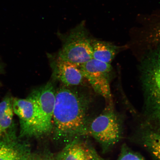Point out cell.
Segmentation results:
<instances>
[{"mask_svg": "<svg viewBox=\"0 0 160 160\" xmlns=\"http://www.w3.org/2000/svg\"><path fill=\"white\" fill-rule=\"evenodd\" d=\"M14 113L19 119L20 138H37L38 113L37 101L32 92L25 99L13 98Z\"/></svg>", "mask_w": 160, "mask_h": 160, "instance_id": "7", "label": "cell"}, {"mask_svg": "<svg viewBox=\"0 0 160 160\" xmlns=\"http://www.w3.org/2000/svg\"><path fill=\"white\" fill-rule=\"evenodd\" d=\"M27 160H55L54 155L47 152L32 153Z\"/></svg>", "mask_w": 160, "mask_h": 160, "instance_id": "15", "label": "cell"}, {"mask_svg": "<svg viewBox=\"0 0 160 160\" xmlns=\"http://www.w3.org/2000/svg\"><path fill=\"white\" fill-rule=\"evenodd\" d=\"M152 39L156 41H160V25L158 26L153 32Z\"/></svg>", "mask_w": 160, "mask_h": 160, "instance_id": "16", "label": "cell"}, {"mask_svg": "<svg viewBox=\"0 0 160 160\" xmlns=\"http://www.w3.org/2000/svg\"><path fill=\"white\" fill-rule=\"evenodd\" d=\"M95 160H106V159L102 158L101 157H100V156L98 155V154H97V156H96V157Z\"/></svg>", "mask_w": 160, "mask_h": 160, "instance_id": "18", "label": "cell"}, {"mask_svg": "<svg viewBox=\"0 0 160 160\" xmlns=\"http://www.w3.org/2000/svg\"><path fill=\"white\" fill-rule=\"evenodd\" d=\"M4 71V65L3 62H2L1 58H0V75L3 73V72ZM2 86V83L0 81V88Z\"/></svg>", "mask_w": 160, "mask_h": 160, "instance_id": "17", "label": "cell"}, {"mask_svg": "<svg viewBox=\"0 0 160 160\" xmlns=\"http://www.w3.org/2000/svg\"><path fill=\"white\" fill-rule=\"evenodd\" d=\"M2 138L0 160H27L31 152L27 143L17 139L12 133Z\"/></svg>", "mask_w": 160, "mask_h": 160, "instance_id": "10", "label": "cell"}, {"mask_svg": "<svg viewBox=\"0 0 160 160\" xmlns=\"http://www.w3.org/2000/svg\"><path fill=\"white\" fill-rule=\"evenodd\" d=\"M57 34L62 43V47L57 55L62 59L78 66L93 59L92 38L84 21L67 33L58 32Z\"/></svg>", "mask_w": 160, "mask_h": 160, "instance_id": "3", "label": "cell"}, {"mask_svg": "<svg viewBox=\"0 0 160 160\" xmlns=\"http://www.w3.org/2000/svg\"><path fill=\"white\" fill-rule=\"evenodd\" d=\"M97 154L91 146L79 138L67 143L54 157L55 160H95Z\"/></svg>", "mask_w": 160, "mask_h": 160, "instance_id": "9", "label": "cell"}, {"mask_svg": "<svg viewBox=\"0 0 160 160\" xmlns=\"http://www.w3.org/2000/svg\"><path fill=\"white\" fill-rule=\"evenodd\" d=\"M2 144V141H1H1H0V149H1V147Z\"/></svg>", "mask_w": 160, "mask_h": 160, "instance_id": "19", "label": "cell"}, {"mask_svg": "<svg viewBox=\"0 0 160 160\" xmlns=\"http://www.w3.org/2000/svg\"><path fill=\"white\" fill-rule=\"evenodd\" d=\"M32 92L37 101L38 113L37 138L44 137L52 131L53 116L55 102V86L53 82L50 81Z\"/></svg>", "mask_w": 160, "mask_h": 160, "instance_id": "5", "label": "cell"}, {"mask_svg": "<svg viewBox=\"0 0 160 160\" xmlns=\"http://www.w3.org/2000/svg\"><path fill=\"white\" fill-rule=\"evenodd\" d=\"M139 142L148 151L154 160H160V129L143 124L140 129Z\"/></svg>", "mask_w": 160, "mask_h": 160, "instance_id": "11", "label": "cell"}, {"mask_svg": "<svg viewBox=\"0 0 160 160\" xmlns=\"http://www.w3.org/2000/svg\"><path fill=\"white\" fill-rule=\"evenodd\" d=\"M49 57L54 80L69 87L83 83L85 78L78 65L62 59L58 55Z\"/></svg>", "mask_w": 160, "mask_h": 160, "instance_id": "8", "label": "cell"}, {"mask_svg": "<svg viewBox=\"0 0 160 160\" xmlns=\"http://www.w3.org/2000/svg\"><path fill=\"white\" fill-rule=\"evenodd\" d=\"M93 59L107 63L112 62L123 48L109 42L92 38Z\"/></svg>", "mask_w": 160, "mask_h": 160, "instance_id": "12", "label": "cell"}, {"mask_svg": "<svg viewBox=\"0 0 160 160\" xmlns=\"http://www.w3.org/2000/svg\"><path fill=\"white\" fill-rule=\"evenodd\" d=\"M13 98L10 94L6 95L0 102V138L8 133L13 123Z\"/></svg>", "mask_w": 160, "mask_h": 160, "instance_id": "13", "label": "cell"}, {"mask_svg": "<svg viewBox=\"0 0 160 160\" xmlns=\"http://www.w3.org/2000/svg\"><path fill=\"white\" fill-rule=\"evenodd\" d=\"M145 123L160 129V45L149 50L140 65Z\"/></svg>", "mask_w": 160, "mask_h": 160, "instance_id": "2", "label": "cell"}, {"mask_svg": "<svg viewBox=\"0 0 160 160\" xmlns=\"http://www.w3.org/2000/svg\"><path fill=\"white\" fill-rule=\"evenodd\" d=\"M122 121L112 104H109L102 112L92 121L87 128V135L93 138L104 151L119 142L122 135Z\"/></svg>", "mask_w": 160, "mask_h": 160, "instance_id": "4", "label": "cell"}, {"mask_svg": "<svg viewBox=\"0 0 160 160\" xmlns=\"http://www.w3.org/2000/svg\"><path fill=\"white\" fill-rule=\"evenodd\" d=\"M85 79L87 80L95 92L112 104L110 85L111 64L92 59L79 66Z\"/></svg>", "mask_w": 160, "mask_h": 160, "instance_id": "6", "label": "cell"}, {"mask_svg": "<svg viewBox=\"0 0 160 160\" xmlns=\"http://www.w3.org/2000/svg\"><path fill=\"white\" fill-rule=\"evenodd\" d=\"M64 85L56 89L53 116L55 139L68 143L87 135V114L90 101L77 90Z\"/></svg>", "mask_w": 160, "mask_h": 160, "instance_id": "1", "label": "cell"}, {"mask_svg": "<svg viewBox=\"0 0 160 160\" xmlns=\"http://www.w3.org/2000/svg\"><path fill=\"white\" fill-rule=\"evenodd\" d=\"M117 160H145L142 156L132 151L127 145L122 147L121 153Z\"/></svg>", "mask_w": 160, "mask_h": 160, "instance_id": "14", "label": "cell"}]
</instances>
